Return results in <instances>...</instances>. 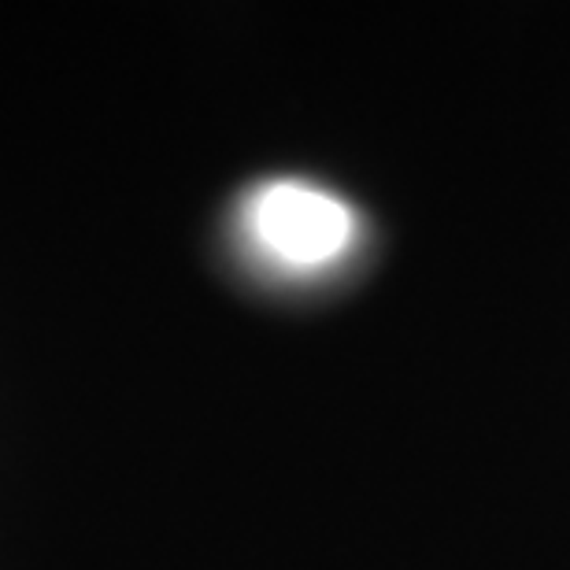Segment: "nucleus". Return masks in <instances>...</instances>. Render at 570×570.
<instances>
[{
    "instance_id": "1",
    "label": "nucleus",
    "mask_w": 570,
    "mask_h": 570,
    "mask_svg": "<svg viewBox=\"0 0 570 570\" xmlns=\"http://www.w3.org/2000/svg\"><path fill=\"white\" fill-rule=\"evenodd\" d=\"M248 230L285 267H323L352 245L348 204L307 181H271L248 200Z\"/></svg>"
}]
</instances>
